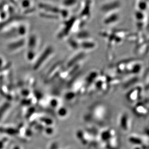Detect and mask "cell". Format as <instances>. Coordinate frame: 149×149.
<instances>
[{"instance_id":"cell-7","label":"cell","mask_w":149,"mask_h":149,"mask_svg":"<svg viewBox=\"0 0 149 149\" xmlns=\"http://www.w3.org/2000/svg\"><path fill=\"white\" fill-rule=\"evenodd\" d=\"M133 112L137 116H145L148 113V108L143 103L139 102L134 107Z\"/></svg>"},{"instance_id":"cell-13","label":"cell","mask_w":149,"mask_h":149,"mask_svg":"<svg viewBox=\"0 0 149 149\" xmlns=\"http://www.w3.org/2000/svg\"><path fill=\"white\" fill-rule=\"evenodd\" d=\"M128 141L130 143L134 145L141 146L143 144V141L141 138L136 136H131L128 138Z\"/></svg>"},{"instance_id":"cell-10","label":"cell","mask_w":149,"mask_h":149,"mask_svg":"<svg viewBox=\"0 0 149 149\" xmlns=\"http://www.w3.org/2000/svg\"><path fill=\"white\" fill-rule=\"evenodd\" d=\"M80 48L83 49L84 50H91L96 48V42L91 40H85L83 41H80L79 42Z\"/></svg>"},{"instance_id":"cell-2","label":"cell","mask_w":149,"mask_h":149,"mask_svg":"<svg viewBox=\"0 0 149 149\" xmlns=\"http://www.w3.org/2000/svg\"><path fill=\"white\" fill-rule=\"evenodd\" d=\"M122 3L120 0H111L102 4L100 9L106 13L118 11L121 8Z\"/></svg>"},{"instance_id":"cell-8","label":"cell","mask_w":149,"mask_h":149,"mask_svg":"<svg viewBox=\"0 0 149 149\" xmlns=\"http://www.w3.org/2000/svg\"><path fill=\"white\" fill-rule=\"evenodd\" d=\"M76 136L81 143L84 145H87L91 141V136H92L87 131L82 130H78L76 132Z\"/></svg>"},{"instance_id":"cell-5","label":"cell","mask_w":149,"mask_h":149,"mask_svg":"<svg viewBox=\"0 0 149 149\" xmlns=\"http://www.w3.org/2000/svg\"><path fill=\"white\" fill-rule=\"evenodd\" d=\"M54 49L52 47H48L47 48L45 49V50L42 53V54L41 55V56L40 57V58L38 60V62H37L35 65L36 68H39L42 66V64L44 62H45L47 59L49 58L50 56L53 54Z\"/></svg>"},{"instance_id":"cell-3","label":"cell","mask_w":149,"mask_h":149,"mask_svg":"<svg viewBox=\"0 0 149 149\" xmlns=\"http://www.w3.org/2000/svg\"><path fill=\"white\" fill-rule=\"evenodd\" d=\"M120 15L118 11L107 13L103 19V23L106 25H111L119 21Z\"/></svg>"},{"instance_id":"cell-6","label":"cell","mask_w":149,"mask_h":149,"mask_svg":"<svg viewBox=\"0 0 149 149\" xmlns=\"http://www.w3.org/2000/svg\"><path fill=\"white\" fill-rule=\"evenodd\" d=\"M86 56V52L81 51L75 55L72 58H71L70 61L67 63V67L70 68L75 65H78L81 61L84 59Z\"/></svg>"},{"instance_id":"cell-1","label":"cell","mask_w":149,"mask_h":149,"mask_svg":"<svg viewBox=\"0 0 149 149\" xmlns=\"http://www.w3.org/2000/svg\"><path fill=\"white\" fill-rule=\"evenodd\" d=\"M90 118L94 119L97 121H102L105 118L107 115V109L102 104H97L94 106L91 110Z\"/></svg>"},{"instance_id":"cell-14","label":"cell","mask_w":149,"mask_h":149,"mask_svg":"<svg viewBox=\"0 0 149 149\" xmlns=\"http://www.w3.org/2000/svg\"><path fill=\"white\" fill-rule=\"evenodd\" d=\"M68 113L67 109L64 107H61L58 111V114L59 117L63 118L66 116Z\"/></svg>"},{"instance_id":"cell-4","label":"cell","mask_w":149,"mask_h":149,"mask_svg":"<svg viewBox=\"0 0 149 149\" xmlns=\"http://www.w3.org/2000/svg\"><path fill=\"white\" fill-rule=\"evenodd\" d=\"M120 126L124 131H128L131 127V120L128 113H123L120 118Z\"/></svg>"},{"instance_id":"cell-11","label":"cell","mask_w":149,"mask_h":149,"mask_svg":"<svg viewBox=\"0 0 149 149\" xmlns=\"http://www.w3.org/2000/svg\"><path fill=\"white\" fill-rule=\"evenodd\" d=\"M116 136V131L113 129H109L102 131L100 134V139L104 142H107L111 138Z\"/></svg>"},{"instance_id":"cell-9","label":"cell","mask_w":149,"mask_h":149,"mask_svg":"<svg viewBox=\"0 0 149 149\" xmlns=\"http://www.w3.org/2000/svg\"><path fill=\"white\" fill-rule=\"evenodd\" d=\"M142 91V88L140 87H135L130 90L127 94V99L130 101H136L141 96Z\"/></svg>"},{"instance_id":"cell-15","label":"cell","mask_w":149,"mask_h":149,"mask_svg":"<svg viewBox=\"0 0 149 149\" xmlns=\"http://www.w3.org/2000/svg\"><path fill=\"white\" fill-rule=\"evenodd\" d=\"M76 97V93L73 91L68 92L65 94V99L67 101H72Z\"/></svg>"},{"instance_id":"cell-12","label":"cell","mask_w":149,"mask_h":149,"mask_svg":"<svg viewBox=\"0 0 149 149\" xmlns=\"http://www.w3.org/2000/svg\"><path fill=\"white\" fill-rule=\"evenodd\" d=\"M61 4L63 8H72L77 4L78 0H62Z\"/></svg>"},{"instance_id":"cell-16","label":"cell","mask_w":149,"mask_h":149,"mask_svg":"<svg viewBox=\"0 0 149 149\" xmlns=\"http://www.w3.org/2000/svg\"><path fill=\"white\" fill-rule=\"evenodd\" d=\"M51 105L52 106V107L56 108L58 105L59 104V101L57 99H52L51 101Z\"/></svg>"}]
</instances>
